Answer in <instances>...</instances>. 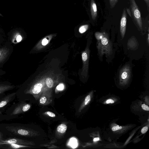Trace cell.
Here are the masks:
<instances>
[{"label":"cell","mask_w":149,"mask_h":149,"mask_svg":"<svg viewBox=\"0 0 149 149\" xmlns=\"http://www.w3.org/2000/svg\"><path fill=\"white\" fill-rule=\"evenodd\" d=\"M90 11L92 19L95 20L97 16V8L94 0H91L90 3Z\"/></svg>","instance_id":"obj_6"},{"label":"cell","mask_w":149,"mask_h":149,"mask_svg":"<svg viewBox=\"0 0 149 149\" xmlns=\"http://www.w3.org/2000/svg\"><path fill=\"white\" fill-rule=\"evenodd\" d=\"M30 107V105L29 104H19L15 108L11 115H16L26 112L29 110Z\"/></svg>","instance_id":"obj_5"},{"label":"cell","mask_w":149,"mask_h":149,"mask_svg":"<svg viewBox=\"0 0 149 149\" xmlns=\"http://www.w3.org/2000/svg\"><path fill=\"white\" fill-rule=\"evenodd\" d=\"M148 130V128L147 127H143L141 130V132L142 134H144L146 133Z\"/></svg>","instance_id":"obj_24"},{"label":"cell","mask_w":149,"mask_h":149,"mask_svg":"<svg viewBox=\"0 0 149 149\" xmlns=\"http://www.w3.org/2000/svg\"><path fill=\"white\" fill-rule=\"evenodd\" d=\"M88 27V25L85 24L81 26L79 28V31L81 33H83L86 31Z\"/></svg>","instance_id":"obj_15"},{"label":"cell","mask_w":149,"mask_h":149,"mask_svg":"<svg viewBox=\"0 0 149 149\" xmlns=\"http://www.w3.org/2000/svg\"><path fill=\"white\" fill-rule=\"evenodd\" d=\"M46 83L47 86L49 88H52L53 86V82L51 78H47L46 80Z\"/></svg>","instance_id":"obj_14"},{"label":"cell","mask_w":149,"mask_h":149,"mask_svg":"<svg viewBox=\"0 0 149 149\" xmlns=\"http://www.w3.org/2000/svg\"><path fill=\"white\" fill-rule=\"evenodd\" d=\"M64 86L63 84H61L58 85L56 87V88L58 90H62L64 89Z\"/></svg>","instance_id":"obj_21"},{"label":"cell","mask_w":149,"mask_h":149,"mask_svg":"<svg viewBox=\"0 0 149 149\" xmlns=\"http://www.w3.org/2000/svg\"><path fill=\"white\" fill-rule=\"evenodd\" d=\"M105 32H96L95 33V37L97 41L101 40L104 36Z\"/></svg>","instance_id":"obj_13"},{"label":"cell","mask_w":149,"mask_h":149,"mask_svg":"<svg viewBox=\"0 0 149 149\" xmlns=\"http://www.w3.org/2000/svg\"><path fill=\"white\" fill-rule=\"evenodd\" d=\"M131 69L128 65L124 66L121 70L119 74L120 79L123 82L128 80L131 76Z\"/></svg>","instance_id":"obj_3"},{"label":"cell","mask_w":149,"mask_h":149,"mask_svg":"<svg viewBox=\"0 0 149 149\" xmlns=\"http://www.w3.org/2000/svg\"><path fill=\"white\" fill-rule=\"evenodd\" d=\"M15 93H13L9 94L0 100V108H2L6 105L15 95Z\"/></svg>","instance_id":"obj_7"},{"label":"cell","mask_w":149,"mask_h":149,"mask_svg":"<svg viewBox=\"0 0 149 149\" xmlns=\"http://www.w3.org/2000/svg\"><path fill=\"white\" fill-rule=\"evenodd\" d=\"M9 53V49L7 47H3L0 49V63L6 59Z\"/></svg>","instance_id":"obj_8"},{"label":"cell","mask_w":149,"mask_h":149,"mask_svg":"<svg viewBox=\"0 0 149 149\" xmlns=\"http://www.w3.org/2000/svg\"><path fill=\"white\" fill-rule=\"evenodd\" d=\"M48 115L52 117H54L55 116V115L54 113L50 111H47V112Z\"/></svg>","instance_id":"obj_26"},{"label":"cell","mask_w":149,"mask_h":149,"mask_svg":"<svg viewBox=\"0 0 149 149\" xmlns=\"http://www.w3.org/2000/svg\"><path fill=\"white\" fill-rule=\"evenodd\" d=\"M42 86L41 84L38 83L36 84L34 86L32 90L33 93L34 94H38L40 92Z\"/></svg>","instance_id":"obj_10"},{"label":"cell","mask_w":149,"mask_h":149,"mask_svg":"<svg viewBox=\"0 0 149 149\" xmlns=\"http://www.w3.org/2000/svg\"><path fill=\"white\" fill-rule=\"evenodd\" d=\"M0 16L3 17V16L0 13Z\"/></svg>","instance_id":"obj_32"},{"label":"cell","mask_w":149,"mask_h":149,"mask_svg":"<svg viewBox=\"0 0 149 149\" xmlns=\"http://www.w3.org/2000/svg\"><path fill=\"white\" fill-rule=\"evenodd\" d=\"M97 48L98 53L100 56L105 54L108 56L111 54L112 52V44L107 33H105L103 37L98 41Z\"/></svg>","instance_id":"obj_1"},{"label":"cell","mask_w":149,"mask_h":149,"mask_svg":"<svg viewBox=\"0 0 149 149\" xmlns=\"http://www.w3.org/2000/svg\"><path fill=\"white\" fill-rule=\"evenodd\" d=\"M48 40L46 38L44 39L42 42V45H45L48 43Z\"/></svg>","instance_id":"obj_25"},{"label":"cell","mask_w":149,"mask_h":149,"mask_svg":"<svg viewBox=\"0 0 149 149\" xmlns=\"http://www.w3.org/2000/svg\"></svg>","instance_id":"obj_33"},{"label":"cell","mask_w":149,"mask_h":149,"mask_svg":"<svg viewBox=\"0 0 149 149\" xmlns=\"http://www.w3.org/2000/svg\"><path fill=\"white\" fill-rule=\"evenodd\" d=\"M46 98L45 97L43 96L40 98V102L41 104H43L46 102Z\"/></svg>","instance_id":"obj_20"},{"label":"cell","mask_w":149,"mask_h":149,"mask_svg":"<svg viewBox=\"0 0 149 149\" xmlns=\"http://www.w3.org/2000/svg\"><path fill=\"white\" fill-rule=\"evenodd\" d=\"M100 140V138L99 137L95 138L93 139V141L94 142L96 141Z\"/></svg>","instance_id":"obj_31"},{"label":"cell","mask_w":149,"mask_h":149,"mask_svg":"<svg viewBox=\"0 0 149 149\" xmlns=\"http://www.w3.org/2000/svg\"><path fill=\"white\" fill-rule=\"evenodd\" d=\"M67 129V127L65 124H62L59 125L57 127V131L60 133H65Z\"/></svg>","instance_id":"obj_11"},{"label":"cell","mask_w":149,"mask_h":149,"mask_svg":"<svg viewBox=\"0 0 149 149\" xmlns=\"http://www.w3.org/2000/svg\"><path fill=\"white\" fill-rule=\"evenodd\" d=\"M130 7L131 17L133 21L141 29L142 27V22L140 11L135 0H129Z\"/></svg>","instance_id":"obj_2"},{"label":"cell","mask_w":149,"mask_h":149,"mask_svg":"<svg viewBox=\"0 0 149 149\" xmlns=\"http://www.w3.org/2000/svg\"><path fill=\"white\" fill-rule=\"evenodd\" d=\"M22 39V36L20 35H18L16 38V40L17 42H19L21 41Z\"/></svg>","instance_id":"obj_28"},{"label":"cell","mask_w":149,"mask_h":149,"mask_svg":"<svg viewBox=\"0 0 149 149\" xmlns=\"http://www.w3.org/2000/svg\"><path fill=\"white\" fill-rule=\"evenodd\" d=\"M127 18L126 11V8H124L123 10L120 24V31L122 38H124L126 31Z\"/></svg>","instance_id":"obj_4"},{"label":"cell","mask_w":149,"mask_h":149,"mask_svg":"<svg viewBox=\"0 0 149 149\" xmlns=\"http://www.w3.org/2000/svg\"><path fill=\"white\" fill-rule=\"evenodd\" d=\"M8 145L10 148L13 149H17L20 148L27 147V146L22 145L18 144L13 143H6Z\"/></svg>","instance_id":"obj_12"},{"label":"cell","mask_w":149,"mask_h":149,"mask_svg":"<svg viewBox=\"0 0 149 149\" xmlns=\"http://www.w3.org/2000/svg\"><path fill=\"white\" fill-rule=\"evenodd\" d=\"M114 102V101L112 99L108 100L106 101V103L107 104H109V103H113Z\"/></svg>","instance_id":"obj_29"},{"label":"cell","mask_w":149,"mask_h":149,"mask_svg":"<svg viewBox=\"0 0 149 149\" xmlns=\"http://www.w3.org/2000/svg\"><path fill=\"white\" fill-rule=\"evenodd\" d=\"M122 128L121 126L119 127L118 125H117L116 126H114L112 128V130L113 131H116L118 130H120Z\"/></svg>","instance_id":"obj_22"},{"label":"cell","mask_w":149,"mask_h":149,"mask_svg":"<svg viewBox=\"0 0 149 149\" xmlns=\"http://www.w3.org/2000/svg\"><path fill=\"white\" fill-rule=\"evenodd\" d=\"M141 107L143 110L147 111L149 110V107L148 106L145 104H143Z\"/></svg>","instance_id":"obj_23"},{"label":"cell","mask_w":149,"mask_h":149,"mask_svg":"<svg viewBox=\"0 0 149 149\" xmlns=\"http://www.w3.org/2000/svg\"><path fill=\"white\" fill-rule=\"evenodd\" d=\"M91 100V97L90 95H87L85 97L84 101V104L85 105H87L90 102Z\"/></svg>","instance_id":"obj_19"},{"label":"cell","mask_w":149,"mask_h":149,"mask_svg":"<svg viewBox=\"0 0 149 149\" xmlns=\"http://www.w3.org/2000/svg\"><path fill=\"white\" fill-rule=\"evenodd\" d=\"M118 1V0H109L110 8H113L114 7Z\"/></svg>","instance_id":"obj_17"},{"label":"cell","mask_w":149,"mask_h":149,"mask_svg":"<svg viewBox=\"0 0 149 149\" xmlns=\"http://www.w3.org/2000/svg\"><path fill=\"white\" fill-rule=\"evenodd\" d=\"M126 11L128 13L129 15L131 17V12H130V9L128 8H126Z\"/></svg>","instance_id":"obj_30"},{"label":"cell","mask_w":149,"mask_h":149,"mask_svg":"<svg viewBox=\"0 0 149 149\" xmlns=\"http://www.w3.org/2000/svg\"><path fill=\"white\" fill-rule=\"evenodd\" d=\"M14 86L8 85L0 84V94L12 89Z\"/></svg>","instance_id":"obj_9"},{"label":"cell","mask_w":149,"mask_h":149,"mask_svg":"<svg viewBox=\"0 0 149 149\" xmlns=\"http://www.w3.org/2000/svg\"><path fill=\"white\" fill-rule=\"evenodd\" d=\"M146 3V5L147 10L149 11V0H143Z\"/></svg>","instance_id":"obj_27"},{"label":"cell","mask_w":149,"mask_h":149,"mask_svg":"<svg viewBox=\"0 0 149 149\" xmlns=\"http://www.w3.org/2000/svg\"><path fill=\"white\" fill-rule=\"evenodd\" d=\"M76 139L74 138H72L70 141V145L73 148H74L76 147L77 146Z\"/></svg>","instance_id":"obj_16"},{"label":"cell","mask_w":149,"mask_h":149,"mask_svg":"<svg viewBox=\"0 0 149 149\" xmlns=\"http://www.w3.org/2000/svg\"><path fill=\"white\" fill-rule=\"evenodd\" d=\"M82 58L83 61H85L88 58V55L86 52H83L82 54Z\"/></svg>","instance_id":"obj_18"}]
</instances>
